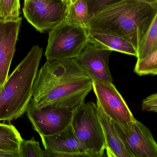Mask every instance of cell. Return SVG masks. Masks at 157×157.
<instances>
[{
	"label": "cell",
	"instance_id": "cell-27",
	"mask_svg": "<svg viewBox=\"0 0 157 157\" xmlns=\"http://www.w3.org/2000/svg\"><path fill=\"white\" fill-rule=\"evenodd\" d=\"M76 1V0H71V2H74V1Z\"/></svg>",
	"mask_w": 157,
	"mask_h": 157
},
{
	"label": "cell",
	"instance_id": "cell-23",
	"mask_svg": "<svg viewBox=\"0 0 157 157\" xmlns=\"http://www.w3.org/2000/svg\"><path fill=\"white\" fill-rule=\"evenodd\" d=\"M0 157H20V153L0 150Z\"/></svg>",
	"mask_w": 157,
	"mask_h": 157
},
{
	"label": "cell",
	"instance_id": "cell-6",
	"mask_svg": "<svg viewBox=\"0 0 157 157\" xmlns=\"http://www.w3.org/2000/svg\"><path fill=\"white\" fill-rule=\"evenodd\" d=\"M71 2L29 0L24 3L23 13L27 21L42 33L51 30L66 20Z\"/></svg>",
	"mask_w": 157,
	"mask_h": 157
},
{
	"label": "cell",
	"instance_id": "cell-26",
	"mask_svg": "<svg viewBox=\"0 0 157 157\" xmlns=\"http://www.w3.org/2000/svg\"><path fill=\"white\" fill-rule=\"evenodd\" d=\"M29 0H25L24 1V3H26Z\"/></svg>",
	"mask_w": 157,
	"mask_h": 157
},
{
	"label": "cell",
	"instance_id": "cell-19",
	"mask_svg": "<svg viewBox=\"0 0 157 157\" xmlns=\"http://www.w3.org/2000/svg\"><path fill=\"white\" fill-rule=\"evenodd\" d=\"M20 157H47L46 150L41 149L34 137L30 140L22 139L19 145Z\"/></svg>",
	"mask_w": 157,
	"mask_h": 157
},
{
	"label": "cell",
	"instance_id": "cell-14",
	"mask_svg": "<svg viewBox=\"0 0 157 157\" xmlns=\"http://www.w3.org/2000/svg\"><path fill=\"white\" fill-rule=\"evenodd\" d=\"M89 41L103 49L137 57V49L125 39L108 33L88 31Z\"/></svg>",
	"mask_w": 157,
	"mask_h": 157
},
{
	"label": "cell",
	"instance_id": "cell-5",
	"mask_svg": "<svg viewBox=\"0 0 157 157\" xmlns=\"http://www.w3.org/2000/svg\"><path fill=\"white\" fill-rule=\"evenodd\" d=\"M88 42L87 29L64 21L50 31L45 56L47 61L75 58Z\"/></svg>",
	"mask_w": 157,
	"mask_h": 157
},
{
	"label": "cell",
	"instance_id": "cell-4",
	"mask_svg": "<svg viewBox=\"0 0 157 157\" xmlns=\"http://www.w3.org/2000/svg\"><path fill=\"white\" fill-rule=\"evenodd\" d=\"M71 125L89 157L103 156L106 142L97 105L89 102L75 109Z\"/></svg>",
	"mask_w": 157,
	"mask_h": 157
},
{
	"label": "cell",
	"instance_id": "cell-8",
	"mask_svg": "<svg viewBox=\"0 0 157 157\" xmlns=\"http://www.w3.org/2000/svg\"><path fill=\"white\" fill-rule=\"evenodd\" d=\"M112 121L134 157H157V142L150 130L143 124L136 119L125 124Z\"/></svg>",
	"mask_w": 157,
	"mask_h": 157
},
{
	"label": "cell",
	"instance_id": "cell-22",
	"mask_svg": "<svg viewBox=\"0 0 157 157\" xmlns=\"http://www.w3.org/2000/svg\"><path fill=\"white\" fill-rule=\"evenodd\" d=\"M142 109L144 111L157 113V93L149 96L144 100Z\"/></svg>",
	"mask_w": 157,
	"mask_h": 157
},
{
	"label": "cell",
	"instance_id": "cell-28",
	"mask_svg": "<svg viewBox=\"0 0 157 157\" xmlns=\"http://www.w3.org/2000/svg\"><path fill=\"white\" fill-rule=\"evenodd\" d=\"M1 88H1V87H0V90H1Z\"/></svg>",
	"mask_w": 157,
	"mask_h": 157
},
{
	"label": "cell",
	"instance_id": "cell-2",
	"mask_svg": "<svg viewBox=\"0 0 157 157\" xmlns=\"http://www.w3.org/2000/svg\"><path fill=\"white\" fill-rule=\"evenodd\" d=\"M157 11V3L119 0L90 16L87 29L122 37L138 49Z\"/></svg>",
	"mask_w": 157,
	"mask_h": 157
},
{
	"label": "cell",
	"instance_id": "cell-3",
	"mask_svg": "<svg viewBox=\"0 0 157 157\" xmlns=\"http://www.w3.org/2000/svg\"><path fill=\"white\" fill-rule=\"evenodd\" d=\"M43 51L38 45L33 46L8 76L0 90V122H10L25 113Z\"/></svg>",
	"mask_w": 157,
	"mask_h": 157
},
{
	"label": "cell",
	"instance_id": "cell-24",
	"mask_svg": "<svg viewBox=\"0 0 157 157\" xmlns=\"http://www.w3.org/2000/svg\"><path fill=\"white\" fill-rule=\"evenodd\" d=\"M134 1L140 2L144 3L155 4L157 3V0H134Z\"/></svg>",
	"mask_w": 157,
	"mask_h": 157
},
{
	"label": "cell",
	"instance_id": "cell-11",
	"mask_svg": "<svg viewBox=\"0 0 157 157\" xmlns=\"http://www.w3.org/2000/svg\"><path fill=\"white\" fill-rule=\"evenodd\" d=\"M40 137L47 157H89L71 124L56 134Z\"/></svg>",
	"mask_w": 157,
	"mask_h": 157
},
{
	"label": "cell",
	"instance_id": "cell-16",
	"mask_svg": "<svg viewBox=\"0 0 157 157\" xmlns=\"http://www.w3.org/2000/svg\"><path fill=\"white\" fill-rule=\"evenodd\" d=\"M157 49V11L143 37L137 49V60L143 59Z\"/></svg>",
	"mask_w": 157,
	"mask_h": 157
},
{
	"label": "cell",
	"instance_id": "cell-18",
	"mask_svg": "<svg viewBox=\"0 0 157 157\" xmlns=\"http://www.w3.org/2000/svg\"><path fill=\"white\" fill-rule=\"evenodd\" d=\"M134 72L139 76L157 75V49L143 59L137 60Z\"/></svg>",
	"mask_w": 157,
	"mask_h": 157
},
{
	"label": "cell",
	"instance_id": "cell-12",
	"mask_svg": "<svg viewBox=\"0 0 157 157\" xmlns=\"http://www.w3.org/2000/svg\"><path fill=\"white\" fill-rule=\"evenodd\" d=\"M22 18L15 20L0 19V87L6 81L15 52Z\"/></svg>",
	"mask_w": 157,
	"mask_h": 157
},
{
	"label": "cell",
	"instance_id": "cell-21",
	"mask_svg": "<svg viewBox=\"0 0 157 157\" xmlns=\"http://www.w3.org/2000/svg\"><path fill=\"white\" fill-rule=\"evenodd\" d=\"M88 6L90 17L106 6L119 0H86Z\"/></svg>",
	"mask_w": 157,
	"mask_h": 157
},
{
	"label": "cell",
	"instance_id": "cell-1",
	"mask_svg": "<svg viewBox=\"0 0 157 157\" xmlns=\"http://www.w3.org/2000/svg\"><path fill=\"white\" fill-rule=\"evenodd\" d=\"M93 81L84 73L75 58L47 61L38 70L29 105L75 110L85 103Z\"/></svg>",
	"mask_w": 157,
	"mask_h": 157
},
{
	"label": "cell",
	"instance_id": "cell-9",
	"mask_svg": "<svg viewBox=\"0 0 157 157\" xmlns=\"http://www.w3.org/2000/svg\"><path fill=\"white\" fill-rule=\"evenodd\" d=\"M92 89L97 97V102L113 121L125 124L135 119L113 84L93 81Z\"/></svg>",
	"mask_w": 157,
	"mask_h": 157
},
{
	"label": "cell",
	"instance_id": "cell-29",
	"mask_svg": "<svg viewBox=\"0 0 157 157\" xmlns=\"http://www.w3.org/2000/svg\"><path fill=\"white\" fill-rule=\"evenodd\" d=\"M70 2H71V0H70Z\"/></svg>",
	"mask_w": 157,
	"mask_h": 157
},
{
	"label": "cell",
	"instance_id": "cell-15",
	"mask_svg": "<svg viewBox=\"0 0 157 157\" xmlns=\"http://www.w3.org/2000/svg\"><path fill=\"white\" fill-rule=\"evenodd\" d=\"M22 139L14 126L0 123V150L19 152V145Z\"/></svg>",
	"mask_w": 157,
	"mask_h": 157
},
{
	"label": "cell",
	"instance_id": "cell-20",
	"mask_svg": "<svg viewBox=\"0 0 157 157\" xmlns=\"http://www.w3.org/2000/svg\"><path fill=\"white\" fill-rule=\"evenodd\" d=\"M20 8L19 0H0V19H18Z\"/></svg>",
	"mask_w": 157,
	"mask_h": 157
},
{
	"label": "cell",
	"instance_id": "cell-13",
	"mask_svg": "<svg viewBox=\"0 0 157 157\" xmlns=\"http://www.w3.org/2000/svg\"><path fill=\"white\" fill-rule=\"evenodd\" d=\"M100 120L106 142V153L109 157H134L119 135L111 119L97 102Z\"/></svg>",
	"mask_w": 157,
	"mask_h": 157
},
{
	"label": "cell",
	"instance_id": "cell-25",
	"mask_svg": "<svg viewBox=\"0 0 157 157\" xmlns=\"http://www.w3.org/2000/svg\"><path fill=\"white\" fill-rule=\"evenodd\" d=\"M44 1H48V2H55V1H69V2H70V0H44Z\"/></svg>",
	"mask_w": 157,
	"mask_h": 157
},
{
	"label": "cell",
	"instance_id": "cell-10",
	"mask_svg": "<svg viewBox=\"0 0 157 157\" xmlns=\"http://www.w3.org/2000/svg\"><path fill=\"white\" fill-rule=\"evenodd\" d=\"M112 52V51L89 41L75 59L85 73L92 81L112 84L109 64Z\"/></svg>",
	"mask_w": 157,
	"mask_h": 157
},
{
	"label": "cell",
	"instance_id": "cell-7",
	"mask_svg": "<svg viewBox=\"0 0 157 157\" xmlns=\"http://www.w3.org/2000/svg\"><path fill=\"white\" fill-rule=\"evenodd\" d=\"M74 111L66 107L36 108L28 105L25 112L33 129L41 136L53 135L66 129L71 124Z\"/></svg>",
	"mask_w": 157,
	"mask_h": 157
},
{
	"label": "cell",
	"instance_id": "cell-17",
	"mask_svg": "<svg viewBox=\"0 0 157 157\" xmlns=\"http://www.w3.org/2000/svg\"><path fill=\"white\" fill-rule=\"evenodd\" d=\"M89 10L86 0H76L71 2L69 14L65 21L87 29Z\"/></svg>",
	"mask_w": 157,
	"mask_h": 157
}]
</instances>
